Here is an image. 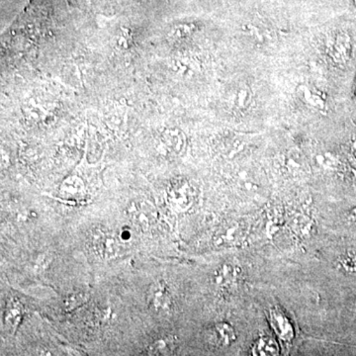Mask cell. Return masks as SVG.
Returning <instances> with one entry per match:
<instances>
[{
	"instance_id": "9c48e42d",
	"label": "cell",
	"mask_w": 356,
	"mask_h": 356,
	"mask_svg": "<svg viewBox=\"0 0 356 356\" xmlns=\"http://www.w3.org/2000/svg\"><path fill=\"white\" fill-rule=\"evenodd\" d=\"M24 315V309L22 304L17 299H10L7 303L4 320L8 327L16 329L22 321Z\"/></svg>"
},
{
	"instance_id": "277c9868",
	"label": "cell",
	"mask_w": 356,
	"mask_h": 356,
	"mask_svg": "<svg viewBox=\"0 0 356 356\" xmlns=\"http://www.w3.org/2000/svg\"><path fill=\"white\" fill-rule=\"evenodd\" d=\"M147 303L154 313L165 315L170 311L172 300L163 282L154 283L147 292Z\"/></svg>"
},
{
	"instance_id": "8fae6325",
	"label": "cell",
	"mask_w": 356,
	"mask_h": 356,
	"mask_svg": "<svg viewBox=\"0 0 356 356\" xmlns=\"http://www.w3.org/2000/svg\"><path fill=\"white\" fill-rule=\"evenodd\" d=\"M196 31H197V25L194 23H179L170 28L168 37L175 41H182L189 38Z\"/></svg>"
},
{
	"instance_id": "3957f363",
	"label": "cell",
	"mask_w": 356,
	"mask_h": 356,
	"mask_svg": "<svg viewBox=\"0 0 356 356\" xmlns=\"http://www.w3.org/2000/svg\"><path fill=\"white\" fill-rule=\"evenodd\" d=\"M127 215L134 226L143 232L153 228L156 222L154 208L145 201L131 202L127 208Z\"/></svg>"
},
{
	"instance_id": "ba28073f",
	"label": "cell",
	"mask_w": 356,
	"mask_h": 356,
	"mask_svg": "<svg viewBox=\"0 0 356 356\" xmlns=\"http://www.w3.org/2000/svg\"><path fill=\"white\" fill-rule=\"evenodd\" d=\"M252 102V93L250 88L242 86L235 89L231 96V104L236 112H245Z\"/></svg>"
},
{
	"instance_id": "6da1fadb",
	"label": "cell",
	"mask_w": 356,
	"mask_h": 356,
	"mask_svg": "<svg viewBox=\"0 0 356 356\" xmlns=\"http://www.w3.org/2000/svg\"><path fill=\"white\" fill-rule=\"evenodd\" d=\"M121 240L119 235L102 228L93 229L90 234V245L93 252L105 261L117 259L121 254Z\"/></svg>"
},
{
	"instance_id": "8992f818",
	"label": "cell",
	"mask_w": 356,
	"mask_h": 356,
	"mask_svg": "<svg viewBox=\"0 0 356 356\" xmlns=\"http://www.w3.org/2000/svg\"><path fill=\"white\" fill-rule=\"evenodd\" d=\"M58 193L65 199L83 198L86 193L83 180L79 177H70L60 185Z\"/></svg>"
},
{
	"instance_id": "7c38bea8",
	"label": "cell",
	"mask_w": 356,
	"mask_h": 356,
	"mask_svg": "<svg viewBox=\"0 0 356 356\" xmlns=\"http://www.w3.org/2000/svg\"><path fill=\"white\" fill-rule=\"evenodd\" d=\"M116 42L119 48L128 49L132 42V33L130 30L123 28L117 35Z\"/></svg>"
},
{
	"instance_id": "30bf717a",
	"label": "cell",
	"mask_w": 356,
	"mask_h": 356,
	"mask_svg": "<svg viewBox=\"0 0 356 356\" xmlns=\"http://www.w3.org/2000/svg\"><path fill=\"white\" fill-rule=\"evenodd\" d=\"M175 341L172 337H163L154 339L147 348V355H170L175 350Z\"/></svg>"
},
{
	"instance_id": "7a4b0ae2",
	"label": "cell",
	"mask_w": 356,
	"mask_h": 356,
	"mask_svg": "<svg viewBox=\"0 0 356 356\" xmlns=\"http://www.w3.org/2000/svg\"><path fill=\"white\" fill-rule=\"evenodd\" d=\"M327 53L336 65L348 64L351 56V40L346 32H336L327 41Z\"/></svg>"
},
{
	"instance_id": "5b68a950",
	"label": "cell",
	"mask_w": 356,
	"mask_h": 356,
	"mask_svg": "<svg viewBox=\"0 0 356 356\" xmlns=\"http://www.w3.org/2000/svg\"><path fill=\"white\" fill-rule=\"evenodd\" d=\"M300 99L312 108L320 110L325 109V96L323 91L315 86H302L298 88Z\"/></svg>"
},
{
	"instance_id": "9a60e30c",
	"label": "cell",
	"mask_w": 356,
	"mask_h": 356,
	"mask_svg": "<svg viewBox=\"0 0 356 356\" xmlns=\"http://www.w3.org/2000/svg\"><path fill=\"white\" fill-rule=\"evenodd\" d=\"M119 238H120L122 243H129L132 240V229L128 228V227H124L121 229L120 233L118 234Z\"/></svg>"
},
{
	"instance_id": "2e32d148",
	"label": "cell",
	"mask_w": 356,
	"mask_h": 356,
	"mask_svg": "<svg viewBox=\"0 0 356 356\" xmlns=\"http://www.w3.org/2000/svg\"><path fill=\"white\" fill-rule=\"evenodd\" d=\"M355 95H356V81H355Z\"/></svg>"
},
{
	"instance_id": "52a82bcc",
	"label": "cell",
	"mask_w": 356,
	"mask_h": 356,
	"mask_svg": "<svg viewBox=\"0 0 356 356\" xmlns=\"http://www.w3.org/2000/svg\"><path fill=\"white\" fill-rule=\"evenodd\" d=\"M161 143L172 153L179 154L184 149L185 138L178 129H165L161 136Z\"/></svg>"
},
{
	"instance_id": "5bb4252c",
	"label": "cell",
	"mask_w": 356,
	"mask_h": 356,
	"mask_svg": "<svg viewBox=\"0 0 356 356\" xmlns=\"http://www.w3.org/2000/svg\"><path fill=\"white\" fill-rule=\"evenodd\" d=\"M217 336H219L220 341L224 343H229V341L233 339V332L231 327L227 325H219L216 327Z\"/></svg>"
},
{
	"instance_id": "4fadbf2b",
	"label": "cell",
	"mask_w": 356,
	"mask_h": 356,
	"mask_svg": "<svg viewBox=\"0 0 356 356\" xmlns=\"http://www.w3.org/2000/svg\"><path fill=\"white\" fill-rule=\"evenodd\" d=\"M86 299H88V297H86V295L83 294V293H81V294L70 295V296L67 297V300H65L67 310H74L77 306L84 303Z\"/></svg>"
}]
</instances>
